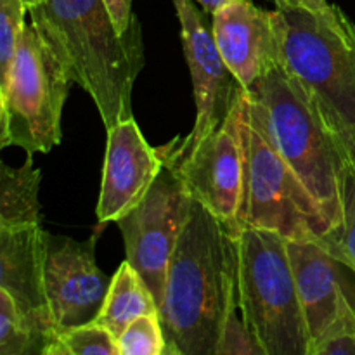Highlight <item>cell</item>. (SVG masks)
<instances>
[{"label":"cell","instance_id":"7","mask_svg":"<svg viewBox=\"0 0 355 355\" xmlns=\"http://www.w3.org/2000/svg\"><path fill=\"white\" fill-rule=\"evenodd\" d=\"M243 227L276 232L288 241H326L335 252V229L315 198L259 125L248 118L246 196Z\"/></svg>","mask_w":355,"mask_h":355},{"label":"cell","instance_id":"21","mask_svg":"<svg viewBox=\"0 0 355 355\" xmlns=\"http://www.w3.org/2000/svg\"><path fill=\"white\" fill-rule=\"evenodd\" d=\"M26 12L30 9L24 0H0V89L9 80L17 45L26 28Z\"/></svg>","mask_w":355,"mask_h":355},{"label":"cell","instance_id":"2","mask_svg":"<svg viewBox=\"0 0 355 355\" xmlns=\"http://www.w3.org/2000/svg\"><path fill=\"white\" fill-rule=\"evenodd\" d=\"M31 24L97 106L104 127L132 118V90L144 66L141 23L120 33L103 0H45Z\"/></svg>","mask_w":355,"mask_h":355},{"label":"cell","instance_id":"22","mask_svg":"<svg viewBox=\"0 0 355 355\" xmlns=\"http://www.w3.org/2000/svg\"><path fill=\"white\" fill-rule=\"evenodd\" d=\"M311 355H355V302H343L335 321L312 343Z\"/></svg>","mask_w":355,"mask_h":355},{"label":"cell","instance_id":"27","mask_svg":"<svg viewBox=\"0 0 355 355\" xmlns=\"http://www.w3.org/2000/svg\"><path fill=\"white\" fill-rule=\"evenodd\" d=\"M194 2L200 3L201 9H203L207 14H214L215 10L225 2V0H194Z\"/></svg>","mask_w":355,"mask_h":355},{"label":"cell","instance_id":"18","mask_svg":"<svg viewBox=\"0 0 355 355\" xmlns=\"http://www.w3.org/2000/svg\"><path fill=\"white\" fill-rule=\"evenodd\" d=\"M49 342L19 311L7 291L0 290V355H45Z\"/></svg>","mask_w":355,"mask_h":355},{"label":"cell","instance_id":"23","mask_svg":"<svg viewBox=\"0 0 355 355\" xmlns=\"http://www.w3.org/2000/svg\"><path fill=\"white\" fill-rule=\"evenodd\" d=\"M335 253L355 272V166L350 159L343 177V218L336 232Z\"/></svg>","mask_w":355,"mask_h":355},{"label":"cell","instance_id":"15","mask_svg":"<svg viewBox=\"0 0 355 355\" xmlns=\"http://www.w3.org/2000/svg\"><path fill=\"white\" fill-rule=\"evenodd\" d=\"M45 246L47 231L42 224L0 229V290L12 297L19 311L52 345L58 328L45 295Z\"/></svg>","mask_w":355,"mask_h":355},{"label":"cell","instance_id":"16","mask_svg":"<svg viewBox=\"0 0 355 355\" xmlns=\"http://www.w3.org/2000/svg\"><path fill=\"white\" fill-rule=\"evenodd\" d=\"M155 312H159V307L151 290L134 266L125 259L111 277L106 300L96 322L110 329L118 338L132 321Z\"/></svg>","mask_w":355,"mask_h":355},{"label":"cell","instance_id":"8","mask_svg":"<svg viewBox=\"0 0 355 355\" xmlns=\"http://www.w3.org/2000/svg\"><path fill=\"white\" fill-rule=\"evenodd\" d=\"M180 23L184 55L193 80L196 118L186 137H175L159 146L158 155L166 166H173L186 158L205 137L214 134L225 121L243 92L239 80L229 69L215 44L214 31L194 0H173Z\"/></svg>","mask_w":355,"mask_h":355},{"label":"cell","instance_id":"13","mask_svg":"<svg viewBox=\"0 0 355 355\" xmlns=\"http://www.w3.org/2000/svg\"><path fill=\"white\" fill-rule=\"evenodd\" d=\"M211 31L225 64L246 94H252L281 58L272 10L253 0H225L211 14Z\"/></svg>","mask_w":355,"mask_h":355},{"label":"cell","instance_id":"1","mask_svg":"<svg viewBox=\"0 0 355 355\" xmlns=\"http://www.w3.org/2000/svg\"><path fill=\"white\" fill-rule=\"evenodd\" d=\"M236 309V232L193 198L159 305L168 355H215L222 329Z\"/></svg>","mask_w":355,"mask_h":355},{"label":"cell","instance_id":"12","mask_svg":"<svg viewBox=\"0 0 355 355\" xmlns=\"http://www.w3.org/2000/svg\"><path fill=\"white\" fill-rule=\"evenodd\" d=\"M165 166L134 116L107 128L103 184L97 201L101 225L118 222L137 207Z\"/></svg>","mask_w":355,"mask_h":355},{"label":"cell","instance_id":"10","mask_svg":"<svg viewBox=\"0 0 355 355\" xmlns=\"http://www.w3.org/2000/svg\"><path fill=\"white\" fill-rule=\"evenodd\" d=\"M191 200L184 180L163 166L141 203L116 222L125 259L146 281L158 307L165 295L170 260L189 217Z\"/></svg>","mask_w":355,"mask_h":355},{"label":"cell","instance_id":"3","mask_svg":"<svg viewBox=\"0 0 355 355\" xmlns=\"http://www.w3.org/2000/svg\"><path fill=\"white\" fill-rule=\"evenodd\" d=\"M250 97V114L293 168L336 232L343 218L345 146L309 87L277 59Z\"/></svg>","mask_w":355,"mask_h":355},{"label":"cell","instance_id":"29","mask_svg":"<svg viewBox=\"0 0 355 355\" xmlns=\"http://www.w3.org/2000/svg\"><path fill=\"white\" fill-rule=\"evenodd\" d=\"M350 163H352V165L355 166V153H354L352 156H350Z\"/></svg>","mask_w":355,"mask_h":355},{"label":"cell","instance_id":"28","mask_svg":"<svg viewBox=\"0 0 355 355\" xmlns=\"http://www.w3.org/2000/svg\"><path fill=\"white\" fill-rule=\"evenodd\" d=\"M24 2H26L28 9H30V7H33V6H38V3L45 2V0H24Z\"/></svg>","mask_w":355,"mask_h":355},{"label":"cell","instance_id":"24","mask_svg":"<svg viewBox=\"0 0 355 355\" xmlns=\"http://www.w3.org/2000/svg\"><path fill=\"white\" fill-rule=\"evenodd\" d=\"M215 355H266L262 347L257 342L253 333L243 321L232 312L222 329L220 340L215 349Z\"/></svg>","mask_w":355,"mask_h":355},{"label":"cell","instance_id":"30","mask_svg":"<svg viewBox=\"0 0 355 355\" xmlns=\"http://www.w3.org/2000/svg\"><path fill=\"white\" fill-rule=\"evenodd\" d=\"M270 2H272V0H270Z\"/></svg>","mask_w":355,"mask_h":355},{"label":"cell","instance_id":"9","mask_svg":"<svg viewBox=\"0 0 355 355\" xmlns=\"http://www.w3.org/2000/svg\"><path fill=\"white\" fill-rule=\"evenodd\" d=\"M248 118L250 97L243 92L224 123L186 158L168 166L184 180L191 196L234 232L243 229Z\"/></svg>","mask_w":355,"mask_h":355},{"label":"cell","instance_id":"4","mask_svg":"<svg viewBox=\"0 0 355 355\" xmlns=\"http://www.w3.org/2000/svg\"><path fill=\"white\" fill-rule=\"evenodd\" d=\"M281 58L309 87L326 120L355 151V24L335 3L321 12L274 9Z\"/></svg>","mask_w":355,"mask_h":355},{"label":"cell","instance_id":"6","mask_svg":"<svg viewBox=\"0 0 355 355\" xmlns=\"http://www.w3.org/2000/svg\"><path fill=\"white\" fill-rule=\"evenodd\" d=\"M73 80L33 24H26L9 80L0 89V148L49 153L61 142Z\"/></svg>","mask_w":355,"mask_h":355},{"label":"cell","instance_id":"11","mask_svg":"<svg viewBox=\"0 0 355 355\" xmlns=\"http://www.w3.org/2000/svg\"><path fill=\"white\" fill-rule=\"evenodd\" d=\"M103 225L85 241L47 232L44 279L47 304L58 333L96 321L111 277L97 266L96 245Z\"/></svg>","mask_w":355,"mask_h":355},{"label":"cell","instance_id":"26","mask_svg":"<svg viewBox=\"0 0 355 355\" xmlns=\"http://www.w3.org/2000/svg\"><path fill=\"white\" fill-rule=\"evenodd\" d=\"M276 9H307L321 12L329 7L328 0H272Z\"/></svg>","mask_w":355,"mask_h":355},{"label":"cell","instance_id":"14","mask_svg":"<svg viewBox=\"0 0 355 355\" xmlns=\"http://www.w3.org/2000/svg\"><path fill=\"white\" fill-rule=\"evenodd\" d=\"M288 253L312 347L340 314L343 302H355V272L326 241H288Z\"/></svg>","mask_w":355,"mask_h":355},{"label":"cell","instance_id":"17","mask_svg":"<svg viewBox=\"0 0 355 355\" xmlns=\"http://www.w3.org/2000/svg\"><path fill=\"white\" fill-rule=\"evenodd\" d=\"M33 155H28L21 166L0 162V229L42 224L40 193L42 170L33 166Z\"/></svg>","mask_w":355,"mask_h":355},{"label":"cell","instance_id":"19","mask_svg":"<svg viewBox=\"0 0 355 355\" xmlns=\"http://www.w3.org/2000/svg\"><path fill=\"white\" fill-rule=\"evenodd\" d=\"M45 355H120L118 338L92 321L58 333Z\"/></svg>","mask_w":355,"mask_h":355},{"label":"cell","instance_id":"5","mask_svg":"<svg viewBox=\"0 0 355 355\" xmlns=\"http://www.w3.org/2000/svg\"><path fill=\"white\" fill-rule=\"evenodd\" d=\"M238 245V309L266 355H309L311 336L288 253L276 232L243 227Z\"/></svg>","mask_w":355,"mask_h":355},{"label":"cell","instance_id":"25","mask_svg":"<svg viewBox=\"0 0 355 355\" xmlns=\"http://www.w3.org/2000/svg\"><path fill=\"white\" fill-rule=\"evenodd\" d=\"M103 2L106 9L110 10L116 30L123 33L134 19V14H132V2L134 0H103Z\"/></svg>","mask_w":355,"mask_h":355},{"label":"cell","instance_id":"20","mask_svg":"<svg viewBox=\"0 0 355 355\" xmlns=\"http://www.w3.org/2000/svg\"><path fill=\"white\" fill-rule=\"evenodd\" d=\"M120 355H168L159 312L146 314L128 324L118 336Z\"/></svg>","mask_w":355,"mask_h":355}]
</instances>
